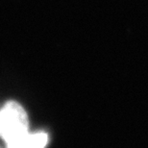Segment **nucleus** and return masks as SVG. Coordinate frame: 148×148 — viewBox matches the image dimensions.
<instances>
[{
    "label": "nucleus",
    "mask_w": 148,
    "mask_h": 148,
    "mask_svg": "<svg viewBox=\"0 0 148 148\" xmlns=\"http://www.w3.org/2000/svg\"><path fill=\"white\" fill-rule=\"evenodd\" d=\"M48 137L43 132L26 133L11 143L6 144V148H44L46 146Z\"/></svg>",
    "instance_id": "2"
},
{
    "label": "nucleus",
    "mask_w": 148,
    "mask_h": 148,
    "mask_svg": "<svg viewBox=\"0 0 148 148\" xmlns=\"http://www.w3.org/2000/svg\"><path fill=\"white\" fill-rule=\"evenodd\" d=\"M27 114L17 102L9 101L0 110V138L7 144L28 133Z\"/></svg>",
    "instance_id": "1"
}]
</instances>
